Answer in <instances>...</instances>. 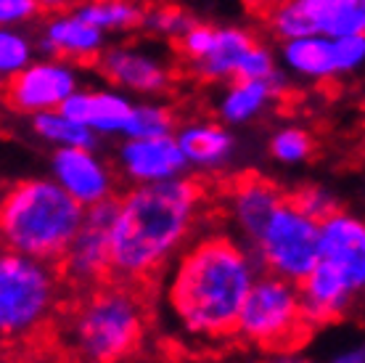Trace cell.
<instances>
[{"label":"cell","instance_id":"1","mask_svg":"<svg viewBox=\"0 0 365 363\" xmlns=\"http://www.w3.org/2000/svg\"><path fill=\"white\" fill-rule=\"evenodd\" d=\"M210 209V183L170 178L117 197L109 234V282L156 294L170 257Z\"/></svg>","mask_w":365,"mask_h":363},{"label":"cell","instance_id":"2","mask_svg":"<svg viewBox=\"0 0 365 363\" xmlns=\"http://www.w3.org/2000/svg\"><path fill=\"white\" fill-rule=\"evenodd\" d=\"M252 282L255 268L247 252L225 234H212L180 257L167 300L191 334L230 339Z\"/></svg>","mask_w":365,"mask_h":363},{"label":"cell","instance_id":"3","mask_svg":"<svg viewBox=\"0 0 365 363\" xmlns=\"http://www.w3.org/2000/svg\"><path fill=\"white\" fill-rule=\"evenodd\" d=\"M154 297L130 284L101 282L77 292L61 289L56 334L74 363H119L146 339Z\"/></svg>","mask_w":365,"mask_h":363},{"label":"cell","instance_id":"4","mask_svg":"<svg viewBox=\"0 0 365 363\" xmlns=\"http://www.w3.org/2000/svg\"><path fill=\"white\" fill-rule=\"evenodd\" d=\"M61 282L51 265L16 252H0V358H64L56 316Z\"/></svg>","mask_w":365,"mask_h":363},{"label":"cell","instance_id":"5","mask_svg":"<svg viewBox=\"0 0 365 363\" xmlns=\"http://www.w3.org/2000/svg\"><path fill=\"white\" fill-rule=\"evenodd\" d=\"M85 207L53 181H19L0 191L3 249L53 268L66 254Z\"/></svg>","mask_w":365,"mask_h":363},{"label":"cell","instance_id":"6","mask_svg":"<svg viewBox=\"0 0 365 363\" xmlns=\"http://www.w3.org/2000/svg\"><path fill=\"white\" fill-rule=\"evenodd\" d=\"M312 332L315 327L302 310L297 284L275 273L255 276L233 337L265 353L292 355L307 345Z\"/></svg>","mask_w":365,"mask_h":363},{"label":"cell","instance_id":"7","mask_svg":"<svg viewBox=\"0 0 365 363\" xmlns=\"http://www.w3.org/2000/svg\"><path fill=\"white\" fill-rule=\"evenodd\" d=\"M255 249L267 273L297 284L318 260V223L283 199L255 242Z\"/></svg>","mask_w":365,"mask_h":363},{"label":"cell","instance_id":"8","mask_svg":"<svg viewBox=\"0 0 365 363\" xmlns=\"http://www.w3.org/2000/svg\"><path fill=\"white\" fill-rule=\"evenodd\" d=\"M117 212V197L85 207L83 223L66 254L53 265L64 292H77L109 282V234Z\"/></svg>","mask_w":365,"mask_h":363},{"label":"cell","instance_id":"9","mask_svg":"<svg viewBox=\"0 0 365 363\" xmlns=\"http://www.w3.org/2000/svg\"><path fill=\"white\" fill-rule=\"evenodd\" d=\"M72 91H77V72L72 61L43 59L35 64L29 61L24 69L3 80L0 96L14 111L37 114V111L58 109Z\"/></svg>","mask_w":365,"mask_h":363},{"label":"cell","instance_id":"10","mask_svg":"<svg viewBox=\"0 0 365 363\" xmlns=\"http://www.w3.org/2000/svg\"><path fill=\"white\" fill-rule=\"evenodd\" d=\"M318 260L339 271L355 292L365 279V231L363 223L347 212H331L318 223Z\"/></svg>","mask_w":365,"mask_h":363},{"label":"cell","instance_id":"11","mask_svg":"<svg viewBox=\"0 0 365 363\" xmlns=\"http://www.w3.org/2000/svg\"><path fill=\"white\" fill-rule=\"evenodd\" d=\"M98 72L109 82L135 93H162L170 88L173 72L165 66L162 59L140 51L133 46H114L103 48L96 59Z\"/></svg>","mask_w":365,"mask_h":363},{"label":"cell","instance_id":"12","mask_svg":"<svg viewBox=\"0 0 365 363\" xmlns=\"http://www.w3.org/2000/svg\"><path fill=\"white\" fill-rule=\"evenodd\" d=\"M53 173L56 183L83 207L114 197L109 167L93 154V149L61 146L53 154Z\"/></svg>","mask_w":365,"mask_h":363},{"label":"cell","instance_id":"13","mask_svg":"<svg viewBox=\"0 0 365 363\" xmlns=\"http://www.w3.org/2000/svg\"><path fill=\"white\" fill-rule=\"evenodd\" d=\"M225 197H228L230 212L238 220L241 231L252 239L255 244L270 215L275 212L278 204H283L286 191L281 186H275L273 181H267L257 173H244L225 183Z\"/></svg>","mask_w":365,"mask_h":363},{"label":"cell","instance_id":"14","mask_svg":"<svg viewBox=\"0 0 365 363\" xmlns=\"http://www.w3.org/2000/svg\"><path fill=\"white\" fill-rule=\"evenodd\" d=\"M37 48L48 59H64V61H96L106 48V35L80 19L74 11L53 14L43 27Z\"/></svg>","mask_w":365,"mask_h":363},{"label":"cell","instance_id":"15","mask_svg":"<svg viewBox=\"0 0 365 363\" xmlns=\"http://www.w3.org/2000/svg\"><path fill=\"white\" fill-rule=\"evenodd\" d=\"M122 170L135 183H156L178 178L185 167L180 146L175 136L159 138H128V144L119 151Z\"/></svg>","mask_w":365,"mask_h":363},{"label":"cell","instance_id":"16","mask_svg":"<svg viewBox=\"0 0 365 363\" xmlns=\"http://www.w3.org/2000/svg\"><path fill=\"white\" fill-rule=\"evenodd\" d=\"M61 114L80 125L91 127L93 133H125L133 101L122 93L111 91H72L58 106Z\"/></svg>","mask_w":365,"mask_h":363},{"label":"cell","instance_id":"17","mask_svg":"<svg viewBox=\"0 0 365 363\" xmlns=\"http://www.w3.org/2000/svg\"><path fill=\"white\" fill-rule=\"evenodd\" d=\"M286 91V80L281 72H275L270 80H233L220 101V117L238 125L255 119L259 111L267 109V104L278 99Z\"/></svg>","mask_w":365,"mask_h":363},{"label":"cell","instance_id":"18","mask_svg":"<svg viewBox=\"0 0 365 363\" xmlns=\"http://www.w3.org/2000/svg\"><path fill=\"white\" fill-rule=\"evenodd\" d=\"M283 64L299 77L307 80H334L341 77L336 66V51H334V37L326 35H307L283 40L281 48Z\"/></svg>","mask_w":365,"mask_h":363},{"label":"cell","instance_id":"19","mask_svg":"<svg viewBox=\"0 0 365 363\" xmlns=\"http://www.w3.org/2000/svg\"><path fill=\"white\" fill-rule=\"evenodd\" d=\"M257 43V37L244 27H217L215 29V43H212L210 54L191 64L193 72L199 80L220 82L233 80L238 61L244 59L249 48Z\"/></svg>","mask_w":365,"mask_h":363},{"label":"cell","instance_id":"20","mask_svg":"<svg viewBox=\"0 0 365 363\" xmlns=\"http://www.w3.org/2000/svg\"><path fill=\"white\" fill-rule=\"evenodd\" d=\"M329 3L331 0H283L265 21L281 43L294 37L323 35L326 19H329Z\"/></svg>","mask_w":365,"mask_h":363},{"label":"cell","instance_id":"21","mask_svg":"<svg viewBox=\"0 0 365 363\" xmlns=\"http://www.w3.org/2000/svg\"><path fill=\"white\" fill-rule=\"evenodd\" d=\"M185 162L201 164V167H217L233 151V136L217 122H191L180 127L175 136Z\"/></svg>","mask_w":365,"mask_h":363},{"label":"cell","instance_id":"22","mask_svg":"<svg viewBox=\"0 0 365 363\" xmlns=\"http://www.w3.org/2000/svg\"><path fill=\"white\" fill-rule=\"evenodd\" d=\"M72 11L88 24L101 29L103 35L106 32H130V29L140 27V21H143L140 0H80Z\"/></svg>","mask_w":365,"mask_h":363},{"label":"cell","instance_id":"23","mask_svg":"<svg viewBox=\"0 0 365 363\" xmlns=\"http://www.w3.org/2000/svg\"><path fill=\"white\" fill-rule=\"evenodd\" d=\"M32 130L56 146H74V149H93L96 146V133L91 127L74 122L58 109L32 114Z\"/></svg>","mask_w":365,"mask_h":363},{"label":"cell","instance_id":"24","mask_svg":"<svg viewBox=\"0 0 365 363\" xmlns=\"http://www.w3.org/2000/svg\"><path fill=\"white\" fill-rule=\"evenodd\" d=\"M175 114L159 104H133V111L125 125L128 138H159L173 136Z\"/></svg>","mask_w":365,"mask_h":363},{"label":"cell","instance_id":"25","mask_svg":"<svg viewBox=\"0 0 365 363\" xmlns=\"http://www.w3.org/2000/svg\"><path fill=\"white\" fill-rule=\"evenodd\" d=\"M193 21H196V19L182 9V6H178V3H156V6H151V9H143V21H140V27L148 29L151 35L178 40L185 29L191 27Z\"/></svg>","mask_w":365,"mask_h":363},{"label":"cell","instance_id":"26","mask_svg":"<svg viewBox=\"0 0 365 363\" xmlns=\"http://www.w3.org/2000/svg\"><path fill=\"white\" fill-rule=\"evenodd\" d=\"M326 37L365 35V0H331Z\"/></svg>","mask_w":365,"mask_h":363},{"label":"cell","instance_id":"27","mask_svg":"<svg viewBox=\"0 0 365 363\" xmlns=\"http://www.w3.org/2000/svg\"><path fill=\"white\" fill-rule=\"evenodd\" d=\"M32 61V43L24 32L14 27H0V80L24 69Z\"/></svg>","mask_w":365,"mask_h":363},{"label":"cell","instance_id":"28","mask_svg":"<svg viewBox=\"0 0 365 363\" xmlns=\"http://www.w3.org/2000/svg\"><path fill=\"white\" fill-rule=\"evenodd\" d=\"M312 149H315L312 136L304 133V130H299V127H283V130H278L273 136V141H270L273 156L286 164L304 162V159L312 154Z\"/></svg>","mask_w":365,"mask_h":363},{"label":"cell","instance_id":"29","mask_svg":"<svg viewBox=\"0 0 365 363\" xmlns=\"http://www.w3.org/2000/svg\"><path fill=\"white\" fill-rule=\"evenodd\" d=\"M286 199H289L292 207H297L302 215L312 218L315 223L326 220L331 212H336L339 209L336 202H334V197H331L329 191L318 189V186H304V189L294 191V194H286Z\"/></svg>","mask_w":365,"mask_h":363},{"label":"cell","instance_id":"30","mask_svg":"<svg viewBox=\"0 0 365 363\" xmlns=\"http://www.w3.org/2000/svg\"><path fill=\"white\" fill-rule=\"evenodd\" d=\"M275 72H278V66H275L273 54L262 43H255L238 61L233 80H270Z\"/></svg>","mask_w":365,"mask_h":363},{"label":"cell","instance_id":"31","mask_svg":"<svg viewBox=\"0 0 365 363\" xmlns=\"http://www.w3.org/2000/svg\"><path fill=\"white\" fill-rule=\"evenodd\" d=\"M215 29L212 24H204V21H193L191 27L185 29L180 37H178V48H180L182 59L188 64H196L199 59L210 54L212 43H215Z\"/></svg>","mask_w":365,"mask_h":363},{"label":"cell","instance_id":"32","mask_svg":"<svg viewBox=\"0 0 365 363\" xmlns=\"http://www.w3.org/2000/svg\"><path fill=\"white\" fill-rule=\"evenodd\" d=\"M334 51H336L339 74L357 72L363 66V59H365V35L334 37Z\"/></svg>","mask_w":365,"mask_h":363},{"label":"cell","instance_id":"33","mask_svg":"<svg viewBox=\"0 0 365 363\" xmlns=\"http://www.w3.org/2000/svg\"><path fill=\"white\" fill-rule=\"evenodd\" d=\"M40 14L37 0H0V27H19Z\"/></svg>","mask_w":365,"mask_h":363},{"label":"cell","instance_id":"34","mask_svg":"<svg viewBox=\"0 0 365 363\" xmlns=\"http://www.w3.org/2000/svg\"><path fill=\"white\" fill-rule=\"evenodd\" d=\"M281 3L283 0H244L247 11L257 19H267L275 9H278V6H281Z\"/></svg>","mask_w":365,"mask_h":363},{"label":"cell","instance_id":"35","mask_svg":"<svg viewBox=\"0 0 365 363\" xmlns=\"http://www.w3.org/2000/svg\"><path fill=\"white\" fill-rule=\"evenodd\" d=\"M80 0H37L40 11L46 14H64V11H72Z\"/></svg>","mask_w":365,"mask_h":363},{"label":"cell","instance_id":"36","mask_svg":"<svg viewBox=\"0 0 365 363\" xmlns=\"http://www.w3.org/2000/svg\"><path fill=\"white\" fill-rule=\"evenodd\" d=\"M336 363H363V353H360V350H355V353L341 355V358H336Z\"/></svg>","mask_w":365,"mask_h":363},{"label":"cell","instance_id":"37","mask_svg":"<svg viewBox=\"0 0 365 363\" xmlns=\"http://www.w3.org/2000/svg\"><path fill=\"white\" fill-rule=\"evenodd\" d=\"M0 252H3V244H0Z\"/></svg>","mask_w":365,"mask_h":363},{"label":"cell","instance_id":"38","mask_svg":"<svg viewBox=\"0 0 365 363\" xmlns=\"http://www.w3.org/2000/svg\"><path fill=\"white\" fill-rule=\"evenodd\" d=\"M0 88H3V82H0Z\"/></svg>","mask_w":365,"mask_h":363},{"label":"cell","instance_id":"39","mask_svg":"<svg viewBox=\"0 0 365 363\" xmlns=\"http://www.w3.org/2000/svg\"><path fill=\"white\" fill-rule=\"evenodd\" d=\"M0 363H3V358H0Z\"/></svg>","mask_w":365,"mask_h":363}]
</instances>
